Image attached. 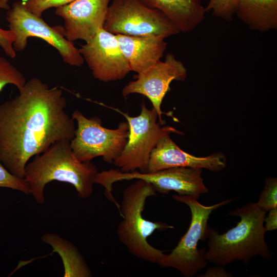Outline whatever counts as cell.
Here are the masks:
<instances>
[{
  "mask_svg": "<svg viewBox=\"0 0 277 277\" xmlns=\"http://www.w3.org/2000/svg\"><path fill=\"white\" fill-rule=\"evenodd\" d=\"M66 106L62 89L49 88L36 77L0 105V162L12 174L24 179L31 157L57 141L74 137V120Z\"/></svg>",
  "mask_w": 277,
  "mask_h": 277,
  "instance_id": "obj_1",
  "label": "cell"
},
{
  "mask_svg": "<svg viewBox=\"0 0 277 277\" xmlns=\"http://www.w3.org/2000/svg\"><path fill=\"white\" fill-rule=\"evenodd\" d=\"M97 172L93 163L82 162L76 157L70 141L63 140L54 143L27 164L24 179L35 201L43 204L45 187L53 181L70 184L74 187L79 197L89 198Z\"/></svg>",
  "mask_w": 277,
  "mask_h": 277,
  "instance_id": "obj_2",
  "label": "cell"
},
{
  "mask_svg": "<svg viewBox=\"0 0 277 277\" xmlns=\"http://www.w3.org/2000/svg\"><path fill=\"white\" fill-rule=\"evenodd\" d=\"M266 213L256 203H250L228 214L241 220L226 232L219 234L209 227L208 249L205 253L208 263L224 267L235 261L247 265L258 255L269 260L272 254L265 240Z\"/></svg>",
  "mask_w": 277,
  "mask_h": 277,
  "instance_id": "obj_3",
  "label": "cell"
},
{
  "mask_svg": "<svg viewBox=\"0 0 277 277\" xmlns=\"http://www.w3.org/2000/svg\"><path fill=\"white\" fill-rule=\"evenodd\" d=\"M150 183L141 179L127 187L123 191L119 213L123 217L117 228L120 242L136 258L151 263H158L164 255L155 248L147 239L156 230L173 229L174 227L161 222L144 219L143 212L146 200L156 194Z\"/></svg>",
  "mask_w": 277,
  "mask_h": 277,
  "instance_id": "obj_4",
  "label": "cell"
},
{
  "mask_svg": "<svg viewBox=\"0 0 277 277\" xmlns=\"http://www.w3.org/2000/svg\"><path fill=\"white\" fill-rule=\"evenodd\" d=\"M176 201L186 204L191 211L190 226L177 246L169 254H165L157 263L163 268H173L185 277L194 276L205 267L208 262L206 250L197 249L199 241L207 238V222L212 211L224 206L234 199H228L211 206H205L192 196L174 195Z\"/></svg>",
  "mask_w": 277,
  "mask_h": 277,
  "instance_id": "obj_5",
  "label": "cell"
},
{
  "mask_svg": "<svg viewBox=\"0 0 277 277\" xmlns=\"http://www.w3.org/2000/svg\"><path fill=\"white\" fill-rule=\"evenodd\" d=\"M141 107L140 115L134 117L110 107L126 118L129 127L127 143L113 163L123 172L135 170L147 172L150 153L160 139L173 133L183 134L173 127L162 126V124L157 122L156 111L153 108L149 109L144 101Z\"/></svg>",
  "mask_w": 277,
  "mask_h": 277,
  "instance_id": "obj_6",
  "label": "cell"
},
{
  "mask_svg": "<svg viewBox=\"0 0 277 277\" xmlns=\"http://www.w3.org/2000/svg\"><path fill=\"white\" fill-rule=\"evenodd\" d=\"M71 117L77 122L70 146L74 155L82 162H90L95 157L112 164L121 154L128 142L129 127L127 122L120 123L116 129L102 126L98 117L87 118L77 109Z\"/></svg>",
  "mask_w": 277,
  "mask_h": 277,
  "instance_id": "obj_7",
  "label": "cell"
},
{
  "mask_svg": "<svg viewBox=\"0 0 277 277\" xmlns=\"http://www.w3.org/2000/svg\"><path fill=\"white\" fill-rule=\"evenodd\" d=\"M202 169L191 167H174L153 172H142L138 170L123 172L119 169H110L97 172L95 183L104 188V194L111 197L112 185L114 183L131 180H143L151 184L156 191L167 194L174 191L181 195L198 199L208 192L202 177Z\"/></svg>",
  "mask_w": 277,
  "mask_h": 277,
  "instance_id": "obj_8",
  "label": "cell"
},
{
  "mask_svg": "<svg viewBox=\"0 0 277 277\" xmlns=\"http://www.w3.org/2000/svg\"><path fill=\"white\" fill-rule=\"evenodd\" d=\"M103 28L114 34L129 36L157 35L167 38L180 33L163 13L138 0H112Z\"/></svg>",
  "mask_w": 277,
  "mask_h": 277,
  "instance_id": "obj_9",
  "label": "cell"
},
{
  "mask_svg": "<svg viewBox=\"0 0 277 277\" xmlns=\"http://www.w3.org/2000/svg\"><path fill=\"white\" fill-rule=\"evenodd\" d=\"M6 18L9 30L15 35L13 44L15 51H22L26 48L29 37H36L54 47L65 63L75 67H81L84 64L79 49L61 34L54 27L50 26L41 17L29 11L23 1L13 4L7 12Z\"/></svg>",
  "mask_w": 277,
  "mask_h": 277,
  "instance_id": "obj_10",
  "label": "cell"
},
{
  "mask_svg": "<svg viewBox=\"0 0 277 277\" xmlns=\"http://www.w3.org/2000/svg\"><path fill=\"white\" fill-rule=\"evenodd\" d=\"M187 74L183 63L171 53L167 54L164 61L161 60L154 66L141 73L134 75L135 80L129 82L123 89L124 97L137 93L149 98L156 111L160 123L163 125L161 110L162 101L170 90L173 80L184 81Z\"/></svg>",
  "mask_w": 277,
  "mask_h": 277,
  "instance_id": "obj_11",
  "label": "cell"
},
{
  "mask_svg": "<svg viewBox=\"0 0 277 277\" xmlns=\"http://www.w3.org/2000/svg\"><path fill=\"white\" fill-rule=\"evenodd\" d=\"M110 0H74L56 8L55 14L64 21L54 27L69 41L90 42L103 28Z\"/></svg>",
  "mask_w": 277,
  "mask_h": 277,
  "instance_id": "obj_12",
  "label": "cell"
},
{
  "mask_svg": "<svg viewBox=\"0 0 277 277\" xmlns=\"http://www.w3.org/2000/svg\"><path fill=\"white\" fill-rule=\"evenodd\" d=\"M79 51L93 76L101 81L121 80L130 72L115 34L104 28Z\"/></svg>",
  "mask_w": 277,
  "mask_h": 277,
  "instance_id": "obj_13",
  "label": "cell"
},
{
  "mask_svg": "<svg viewBox=\"0 0 277 277\" xmlns=\"http://www.w3.org/2000/svg\"><path fill=\"white\" fill-rule=\"evenodd\" d=\"M226 166V158L222 153H215L205 157L195 156L182 150L170 135H167L160 139L152 150L147 172H153L174 167L204 168L219 172Z\"/></svg>",
  "mask_w": 277,
  "mask_h": 277,
  "instance_id": "obj_14",
  "label": "cell"
},
{
  "mask_svg": "<svg viewBox=\"0 0 277 277\" xmlns=\"http://www.w3.org/2000/svg\"><path fill=\"white\" fill-rule=\"evenodd\" d=\"M115 35L130 71L137 74L161 61L167 46L166 37L163 35Z\"/></svg>",
  "mask_w": 277,
  "mask_h": 277,
  "instance_id": "obj_15",
  "label": "cell"
},
{
  "mask_svg": "<svg viewBox=\"0 0 277 277\" xmlns=\"http://www.w3.org/2000/svg\"><path fill=\"white\" fill-rule=\"evenodd\" d=\"M145 6L166 16L180 32L188 33L204 19L205 8L201 0H138Z\"/></svg>",
  "mask_w": 277,
  "mask_h": 277,
  "instance_id": "obj_16",
  "label": "cell"
},
{
  "mask_svg": "<svg viewBox=\"0 0 277 277\" xmlns=\"http://www.w3.org/2000/svg\"><path fill=\"white\" fill-rule=\"evenodd\" d=\"M235 14L249 28L260 32L277 28V0H241Z\"/></svg>",
  "mask_w": 277,
  "mask_h": 277,
  "instance_id": "obj_17",
  "label": "cell"
},
{
  "mask_svg": "<svg viewBox=\"0 0 277 277\" xmlns=\"http://www.w3.org/2000/svg\"><path fill=\"white\" fill-rule=\"evenodd\" d=\"M44 243L50 244L61 256L65 267V276H91L92 273L77 248L69 242L55 234L43 235Z\"/></svg>",
  "mask_w": 277,
  "mask_h": 277,
  "instance_id": "obj_18",
  "label": "cell"
},
{
  "mask_svg": "<svg viewBox=\"0 0 277 277\" xmlns=\"http://www.w3.org/2000/svg\"><path fill=\"white\" fill-rule=\"evenodd\" d=\"M26 82V78L22 72L7 59L0 56V92L8 84L15 86L19 90Z\"/></svg>",
  "mask_w": 277,
  "mask_h": 277,
  "instance_id": "obj_19",
  "label": "cell"
},
{
  "mask_svg": "<svg viewBox=\"0 0 277 277\" xmlns=\"http://www.w3.org/2000/svg\"><path fill=\"white\" fill-rule=\"evenodd\" d=\"M206 12L227 22L232 21L241 0H207Z\"/></svg>",
  "mask_w": 277,
  "mask_h": 277,
  "instance_id": "obj_20",
  "label": "cell"
},
{
  "mask_svg": "<svg viewBox=\"0 0 277 277\" xmlns=\"http://www.w3.org/2000/svg\"><path fill=\"white\" fill-rule=\"evenodd\" d=\"M258 206L267 212L277 207V180L276 177H267L258 202Z\"/></svg>",
  "mask_w": 277,
  "mask_h": 277,
  "instance_id": "obj_21",
  "label": "cell"
},
{
  "mask_svg": "<svg viewBox=\"0 0 277 277\" xmlns=\"http://www.w3.org/2000/svg\"><path fill=\"white\" fill-rule=\"evenodd\" d=\"M0 187H6L30 194V187L24 179L12 174L0 162Z\"/></svg>",
  "mask_w": 277,
  "mask_h": 277,
  "instance_id": "obj_22",
  "label": "cell"
},
{
  "mask_svg": "<svg viewBox=\"0 0 277 277\" xmlns=\"http://www.w3.org/2000/svg\"><path fill=\"white\" fill-rule=\"evenodd\" d=\"M74 0H23L25 7L35 15L41 17L43 12L51 8H57Z\"/></svg>",
  "mask_w": 277,
  "mask_h": 277,
  "instance_id": "obj_23",
  "label": "cell"
},
{
  "mask_svg": "<svg viewBox=\"0 0 277 277\" xmlns=\"http://www.w3.org/2000/svg\"><path fill=\"white\" fill-rule=\"evenodd\" d=\"M15 38V35L13 31L0 27V47L5 53L12 58L15 57L16 55L13 46Z\"/></svg>",
  "mask_w": 277,
  "mask_h": 277,
  "instance_id": "obj_24",
  "label": "cell"
},
{
  "mask_svg": "<svg viewBox=\"0 0 277 277\" xmlns=\"http://www.w3.org/2000/svg\"><path fill=\"white\" fill-rule=\"evenodd\" d=\"M269 212L264 218V226L266 231H273L277 228V207L269 210Z\"/></svg>",
  "mask_w": 277,
  "mask_h": 277,
  "instance_id": "obj_25",
  "label": "cell"
},
{
  "mask_svg": "<svg viewBox=\"0 0 277 277\" xmlns=\"http://www.w3.org/2000/svg\"><path fill=\"white\" fill-rule=\"evenodd\" d=\"M202 276H230V274L226 272L223 267L209 268Z\"/></svg>",
  "mask_w": 277,
  "mask_h": 277,
  "instance_id": "obj_26",
  "label": "cell"
},
{
  "mask_svg": "<svg viewBox=\"0 0 277 277\" xmlns=\"http://www.w3.org/2000/svg\"><path fill=\"white\" fill-rule=\"evenodd\" d=\"M9 0H0V10H8L10 8L9 5Z\"/></svg>",
  "mask_w": 277,
  "mask_h": 277,
  "instance_id": "obj_27",
  "label": "cell"
},
{
  "mask_svg": "<svg viewBox=\"0 0 277 277\" xmlns=\"http://www.w3.org/2000/svg\"><path fill=\"white\" fill-rule=\"evenodd\" d=\"M22 1H23V0H22Z\"/></svg>",
  "mask_w": 277,
  "mask_h": 277,
  "instance_id": "obj_28",
  "label": "cell"
}]
</instances>
